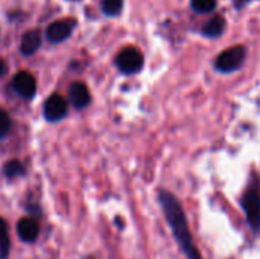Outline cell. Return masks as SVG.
I'll list each match as a JSON object with an SVG mask.
<instances>
[{"label": "cell", "instance_id": "6da1fadb", "mask_svg": "<svg viewBox=\"0 0 260 259\" xmlns=\"http://www.w3.org/2000/svg\"><path fill=\"white\" fill-rule=\"evenodd\" d=\"M158 200L163 208L165 217L174 232V237L178 241L184 255L187 256V259H203L200 250L197 249L192 240V234L187 226V220H186V215L180 202L174 197V194L163 191V189L158 192Z\"/></svg>", "mask_w": 260, "mask_h": 259}, {"label": "cell", "instance_id": "7a4b0ae2", "mask_svg": "<svg viewBox=\"0 0 260 259\" xmlns=\"http://www.w3.org/2000/svg\"><path fill=\"white\" fill-rule=\"evenodd\" d=\"M242 208L244 212L247 215V221L250 224V227L256 232L260 234V191L253 186L248 188L247 192L242 197Z\"/></svg>", "mask_w": 260, "mask_h": 259}, {"label": "cell", "instance_id": "3957f363", "mask_svg": "<svg viewBox=\"0 0 260 259\" xmlns=\"http://www.w3.org/2000/svg\"><path fill=\"white\" fill-rule=\"evenodd\" d=\"M117 69L125 75H134L143 67V55L136 47H125L116 56Z\"/></svg>", "mask_w": 260, "mask_h": 259}, {"label": "cell", "instance_id": "277c9868", "mask_svg": "<svg viewBox=\"0 0 260 259\" xmlns=\"http://www.w3.org/2000/svg\"><path fill=\"white\" fill-rule=\"evenodd\" d=\"M245 56H247V50L244 46H233L224 50L222 53H219V56L215 61V67L219 72H225V73L233 72L242 66Z\"/></svg>", "mask_w": 260, "mask_h": 259}, {"label": "cell", "instance_id": "5b68a950", "mask_svg": "<svg viewBox=\"0 0 260 259\" xmlns=\"http://www.w3.org/2000/svg\"><path fill=\"white\" fill-rule=\"evenodd\" d=\"M76 26V21L75 18H64V20H56L53 23H50L46 29V38L56 44V43H61L64 40H67L72 32H73V27Z\"/></svg>", "mask_w": 260, "mask_h": 259}, {"label": "cell", "instance_id": "8992f818", "mask_svg": "<svg viewBox=\"0 0 260 259\" xmlns=\"http://www.w3.org/2000/svg\"><path fill=\"white\" fill-rule=\"evenodd\" d=\"M67 108H69V104L66 101V98H62L61 95L58 93H53L52 96H49L44 102V118L49 121V122H58L61 119L66 118L67 114Z\"/></svg>", "mask_w": 260, "mask_h": 259}, {"label": "cell", "instance_id": "52a82bcc", "mask_svg": "<svg viewBox=\"0 0 260 259\" xmlns=\"http://www.w3.org/2000/svg\"><path fill=\"white\" fill-rule=\"evenodd\" d=\"M12 89L23 99H32L37 92V81L29 72H18L12 79Z\"/></svg>", "mask_w": 260, "mask_h": 259}, {"label": "cell", "instance_id": "ba28073f", "mask_svg": "<svg viewBox=\"0 0 260 259\" xmlns=\"http://www.w3.org/2000/svg\"><path fill=\"white\" fill-rule=\"evenodd\" d=\"M69 99L72 102V105L76 108V110H82L85 108L90 101H91V95H90V90L88 87L84 84V82H73L69 89Z\"/></svg>", "mask_w": 260, "mask_h": 259}, {"label": "cell", "instance_id": "9c48e42d", "mask_svg": "<svg viewBox=\"0 0 260 259\" xmlns=\"http://www.w3.org/2000/svg\"><path fill=\"white\" fill-rule=\"evenodd\" d=\"M17 234L21 241L34 243V241H37V238L40 235V224L37 220H34L30 217L21 218L17 224Z\"/></svg>", "mask_w": 260, "mask_h": 259}, {"label": "cell", "instance_id": "30bf717a", "mask_svg": "<svg viewBox=\"0 0 260 259\" xmlns=\"http://www.w3.org/2000/svg\"><path fill=\"white\" fill-rule=\"evenodd\" d=\"M40 46H41V34H40V31L38 29H30L21 37L20 52L24 56H30L40 49Z\"/></svg>", "mask_w": 260, "mask_h": 259}, {"label": "cell", "instance_id": "8fae6325", "mask_svg": "<svg viewBox=\"0 0 260 259\" xmlns=\"http://www.w3.org/2000/svg\"><path fill=\"white\" fill-rule=\"evenodd\" d=\"M224 27H225V21L221 15H215L212 20H209L204 27H203V34L206 37H210V38H216L219 37L222 32H224Z\"/></svg>", "mask_w": 260, "mask_h": 259}, {"label": "cell", "instance_id": "7c38bea8", "mask_svg": "<svg viewBox=\"0 0 260 259\" xmlns=\"http://www.w3.org/2000/svg\"><path fill=\"white\" fill-rule=\"evenodd\" d=\"M11 250V241L8 234L6 221L0 217V259H8Z\"/></svg>", "mask_w": 260, "mask_h": 259}, {"label": "cell", "instance_id": "4fadbf2b", "mask_svg": "<svg viewBox=\"0 0 260 259\" xmlns=\"http://www.w3.org/2000/svg\"><path fill=\"white\" fill-rule=\"evenodd\" d=\"M24 165L20 162V160H9L8 163H5L3 166V174L8 177V179H17V177H21L24 176Z\"/></svg>", "mask_w": 260, "mask_h": 259}, {"label": "cell", "instance_id": "5bb4252c", "mask_svg": "<svg viewBox=\"0 0 260 259\" xmlns=\"http://www.w3.org/2000/svg\"><path fill=\"white\" fill-rule=\"evenodd\" d=\"M123 6V0H104L102 11L107 15H119Z\"/></svg>", "mask_w": 260, "mask_h": 259}, {"label": "cell", "instance_id": "9a60e30c", "mask_svg": "<svg viewBox=\"0 0 260 259\" xmlns=\"http://www.w3.org/2000/svg\"><path fill=\"white\" fill-rule=\"evenodd\" d=\"M192 8L197 12H210L216 8V0H192Z\"/></svg>", "mask_w": 260, "mask_h": 259}, {"label": "cell", "instance_id": "2e32d148", "mask_svg": "<svg viewBox=\"0 0 260 259\" xmlns=\"http://www.w3.org/2000/svg\"><path fill=\"white\" fill-rule=\"evenodd\" d=\"M11 127H12V121L9 114L3 108H0V139L8 136V133L11 131Z\"/></svg>", "mask_w": 260, "mask_h": 259}, {"label": "cell", "instance_id": "e0dca14e", "mask_svg": "<svg viewBox=\"0 0 260 259\" xmlns=\"http://www.w3.org/2000/svg\"><path fill=\"white\" fill-rule=\"evenodd\" d=\"M6 72H8V66H6V63L0 58V78H2V76H5V75H6Z\"/></svg>", "mask_w": 260, "mask_h": 259}, {"label": "cell", "instance_id": "ac0fdd59", "mask_svg": "<svg viewBox=\"0 0 260 259\" xmlns=\"http://www.w3.org/2000/svg\"><path fill=\"white\" fill-rule=\"evenodd\" d=\"M233 2H235L236 8H242V6H245L250 0H233Z\"/></svg>", "mask_w": 260, "mask_h": 259}]
</instances>
